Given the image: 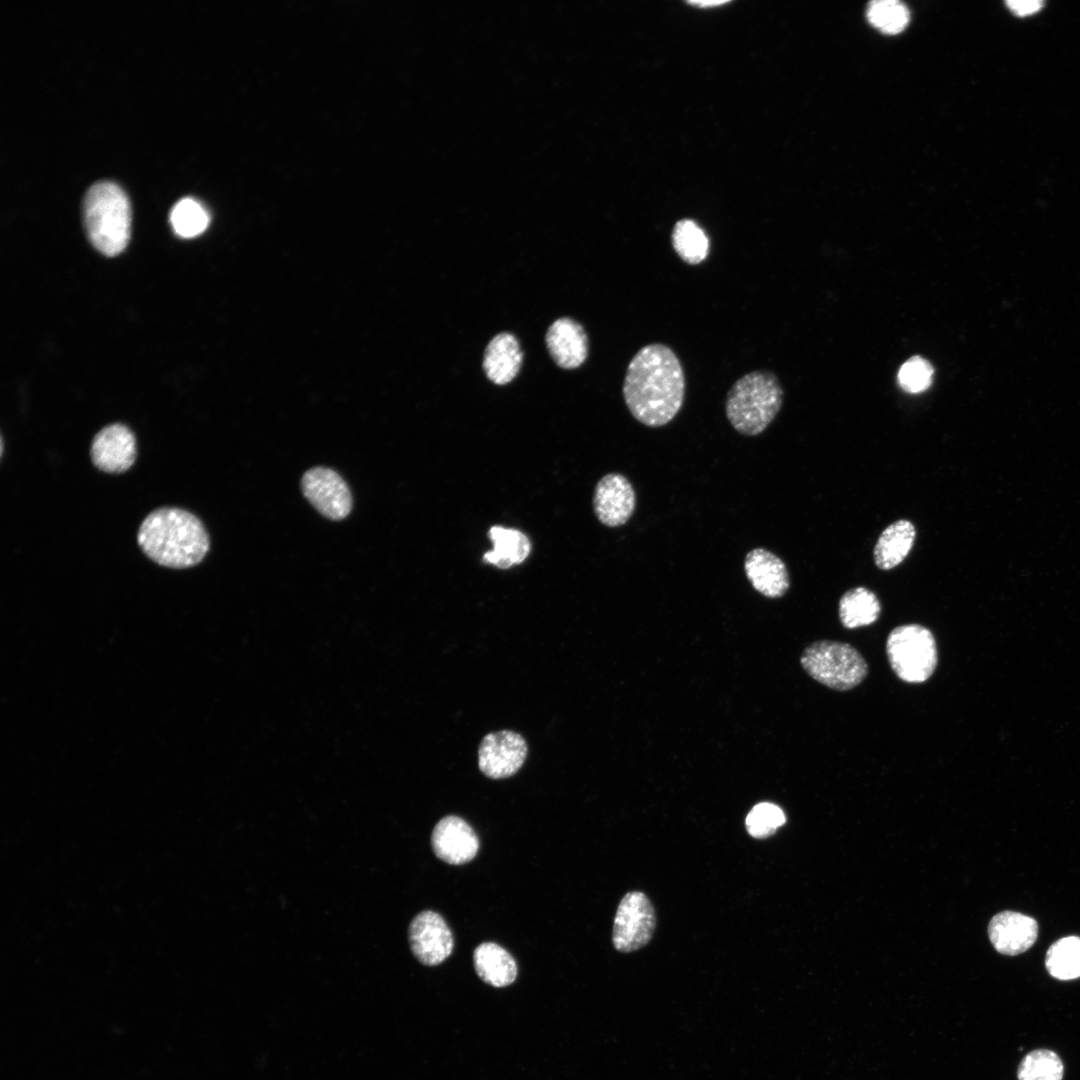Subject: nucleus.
I'll return each instance as SVG.
<instances>
[{"instance_id": "obj_25", "label": "nucleus", "mask_w": 1080, "mask_h": 1080, "mask_svg": "<svg viewBox=\"0 0 1080 1080\" xmlns=\"http://www.w3.org/2000/svg\"><path fill=\"white\" fill-rule=\"evenodd\" d=\"M170 222L178 236L191 238L201 234L207 228L209 215L195 199L183 198L173 206Z\"/></svg>"}, {"instance_id": "obj_30", "label": "nucleus", "mask_w": 1080, "mask_h": 1080, "mask_svg": "<svg viewBox=\"0 0 1080 1080\" xmlns=\"http://www.w3.org/2000/svg\"><path fill=\"white\" fill-rule=\"evenodd\" d=\"M727 1H692L690 4L697 5L699 7L716 6L726 3Z\"/></svg>"}, {"instance_id": "obj_2", "label": "nucleus", "mask_w": 1080, "mask_h": 1080, "mask_svg": "<svg viewBox=\"0 0 1080 1080\" xmlns=\"http://www.w3.org/2000/svg\"><path fill=\"white\" fill-rule=\"evenodd\" d=\"M137 541L148 558L169 568L197 565L210 545L200 519L176 507H162L149 513L139 527Z\"/></svg>"}, {"instance_id": "obj_5", "label": "nucleus", "mask_w": 1080, "mask_h": 1080, "mask_svg": "<svg viewBox=\"0 0 1080 1080\" xmlns=\"http://www.w3.org/2000/svg\"><path fill=\"white\" fill-rule=\"evenodd\" d=\"M800 662L810 677L837 691L858 686L868 674L867 663L860 652L843 642L816 641L803 651Z\"/></svg>"}, {"instance_id": "obj_12", "label": "nucleus", "mask_w": 1080, "mask_h": 1080, "mask_svg": "<svg viewBox=\"0 0 1080 1080\" xmlns=\"http://www.w3.org/2000/svg\"><path fill=\"white\" fill-rule=\"evenodd\" d=\"M636 494L630 481L620 473H609L597 483L593 508L598 520L608 527H619L634 513Z\"/></svg>"}, {"instance_id": "obj_21", "label": "nucleus", "mask_w": 1080, "mask_h": 1080, "mask_svg": "<svg viewBox=\"0 0 1080 1080\" xmlns=\"http://www.w3.org/2000/svg\"><path fill=\"white\" fill-rule=\"evenodd\" d=\"M881 604L874 592L865 587L847 590L839 600V618L844 627L867 626L879 618Z\"/></svg>"}, {"instance_id": "obj_27", "label": "nucleus", "mask_w": 1080, "mask_h": 1080, "mask_svg": "<svg viewBox=\"0 0 1080 1080\" xmlns=\"http://www.w3.org/2000/svg\"><path fill=\"white\" fill-rule=\"evenodd\" d=\"M786 822L783 810L769 802L755 805L747 814L745 826L747 832L756 839H765L777 831Z\"/></svg>"}, {"instance_id": "obj_22", "label": "nucleus", "mask_w": 1080, "mask_h": 1080, "mask_svg": "<svg viewBox=\"0 0 1080 1080\" xmlns=\"http://www.w3.org/2000/svg\"><path fill=\"white\" fill-rule=\"evenodd\" d=\"M671 239L674 251L687 264H699L708 256L709 239L705 231L691 219L677 221Z\"/></svg>"}, {"instance_id": "obj_19", "label": "nucleus", "mask_w": 1080, "mask_h": 1080, "mask_svg": "<svg viewBox=\"0 0 1080 1080\" xmlns=\"http://www.w3.org/2000/svg\"><path fill=\"white\" fill-rule=\"evenodd\" d=\"M473 962L478 976L494 987L512 984L517 977V964L503 947L493 942H484L473 953Z\"/></svg>"}, {"instance_id": "obj_11", "label": "nucleus", "mask_w": 1080, "mask_h": 1080, "mask_svg": "<svg viewBox=\"0 0 1080 1080\" xmlns=\"http://www.w3.org/2000/svg\"><path fill=\"white\" fill-rule=\"evenodd\" d=\"M136 438L124 424L114 423L102 428L93 438L90 448L92 463L106 473H123L135 462Z\"/></svg>"}, {"instance_id": "obj_26", "label": "nucleus", "mask_w": 1080, "mask_h": 1080, "mask_svg": "<svg viewBox=\"0 0 1080 1080\" xmlns=\"http://www.w3.org/2000/svg\"><path fill=\"white\" fill-rule=\"evenodd\" d=\"M867 18L882 32L893 34L905 28L909 21V11L900 1L877 0L869 4Z\"/></svg>"}, {"instance_id": "obj_23", "label": "nucleus", "mask_w": 1080, "mask_h": 1080, "mask_svg": "<svg viewBox=\"0 0 1080 1080\" xmlns=\"http://www.w3.org/2000/svg\"><path fill=\"white\" fill-rule=\"evenodd\" d=\"M1045 966L1058 980L1080 977V938L1069 936L1054 942L1046 953Z\"/></svg>"}, {"instance_id": "obj_7", "label": "nucleus", "mask_w": 1080, "mask_h": 1080, "mask_svg": "<svg viewBox=\"0 0 1080 1080\" xmlns=\"http://www.w3.org/2000/svg\"><path fill=\"white\" fill-rule=\"evenodd\" d=\"M655 928V909L650 899L640 891L628 892L616 910L613 946L619 952H634L648 944Z\"/></svg>"}, {"instance_id": "obj_20", "label": "nucleus", "mask_w": 1080, "mask_h": 1080, "mask_svg": "<svg viewBox=\"0 0 1080 1080\" xmlns=\"http://www.w3.org/2000/svg\"><path fill=\"white\" fill-rule=\"evenodd\" d=\"M493 549L486 552L483 560L501 569L522 563L529 555L531 544L528 537L517 529L492 526L488 532Z\"/></svg>"}, {"instance_id": "obj_8", "label": "nucleus", "mask_w": 1080, "mask_h": 1080, "mask_svg": "<svg viewBox=\"0 0 1080 1080\" xmlns=\"http://www.w3.org/2000/svg\"><path fill=\"white\" fill-rule=\"evenodd\" d=\"M525 739L511 730L487 734L478 750L481 772L492 779L507 778L519 771L527 756Z\"/></svg>"}, {"instance_id": "obj_15", "label": "nucleus", "mask_w": 1080, "mask_h": 1080, "mask_svg": "<svg viewBox=\"0 0 1080 1080\" xmlns=\"http://www.w3.org/2000/svg\"><path fill=\"white\" fill-rule=\"evenodd\" d=\"M988 935L999 953L1014 956L1025 952L1035 943L1038 924L1027 915L1003 911L991 919Z\"/></svg>"}, {"instance_id": "obj_6", "label": "nucleus", "mask_w": 1080, "mask_h": 1080, "mask_svg": "<svg viewBox=\"0 0 1080 1080\" xmlns=\"http://www.w3.org/2000/svg\"><path fill=\"white\" fill-rule=\"evenodd\" d=\"M886 653L899 679L922 683L933 674L937 662V644L932 632L920 624L895 627L888 635Z\"/></svg>"}, {"instance_id": "obj_18", "label": "nucleus", "mask_w": 1080, "mask_h": 1080, "mask_svg": "<svg viewBox=\"0 0 1080 1080\" xmlns=\"http://www.w3.org/2000/svg\"><path fill=\"white\" fill-rule=\"evenodd\" d=\"M916 538V528L907 519H899L888 525L879 535L873 557L877 568L891 570L901 564L910 553Z\"/></svg>"}, {"instance_id": "obj_24", "label": "nucleus", "mask_w": 1080, "mask_h": 1080, "mask_svg": "<svg viewBox=\"0 0 1080 1080\" xmlns=\"http://www.w3.org/2000/svg\"><path fill=\"white\" fill-rule=\"evenodd\" d=\"M1064 1064L1053 1050L1039 1048L1028 1052L1017 1068L1018 1080H1062Z\"/></svg>"}, {"instance_id": "obj_9", "label": "nucleus", "mask_w": 1080, "mask_h": 1080, "mask_svg": "<svg viewBox=\"0 0 1080 1080\" xmlns=\"http://www.w3.org/2000/svg\"><path fill=\"white\" fill-rule=\"evenodd\" d=\"M408 938L413 955L426 966L442 963L454 946L453 935L445 920L431 910L422 911L413 918Z\"/></svg>"}, {"instance_id": "obj_10", "label": "nucleus", "mask_w": 1080, "mask_h": 1080, "mask_svg": "<svg viewBox=\"0 0 1080 1080\" xmlns=\"http://www.w3.org/2000/svg\"><path fill=\"white\" fill-rule=\"evenodd\" d=\"M302 490L309 502L329 519H344L351 511L352 498L346 482L329 468L308 470L302 478Z\"/></svg>"}, {"instance_id": "obj_16", "label": "nucleus", "mask_w": 1080, "mask_h": 1080, "mask_svg": "<svg viewBox=\"0 0 1080 1080\" xmlns=\"http://www.w3.org/2000/svg\"><path fill=\"white\" fill-rule=\"evenodd\" d=\"M744 570L753 588L768 598H780L790 586L783 560L764 548H754L745 556Z\"/></svg>"}, {"instance_id": "obj_29", "label": "nucleus", "mask_w": 1080, "mask_h": 1080, "mask_svg": "<svg viewBox=\"0 0 1080 1080\" xmlns=\"http://www.w3.org/2000/svg\"><path fill=\"white\" fill-rule=\"evenodd\" d=\"M1008 8L1017 16H1028L1037 13L1043 6L1041 1H1007Z\"/></svg>"}, {"instance_id": "obj_1", "label": "nucleus", "mask_w": 1080, "mask_h": 1080, "mask_svg": "<svg viewBox=\"0 0 1080 1080\" xmlns=\"http://www.w3.org/2000/svg\"><path fill=\"white\" fill-rule=\"evenodd\" d=\"M685 388L684 370L676 353L665 344L652 343L639 349L630 360L622 392L637 421L661 427L680 411Z\"/></svg>"}, {"instance_id": "obj_13", "label": "nucleus", "mask_w": 1080, "mask_h": 1080, "mask_svg": "<svg viewBox=\"0 0 1080 1080\" xmlns=\"http://www.w3.org/2000/svg\"><path fill=\"white\" fill-rule=\"evenodd\" d=\"M431 844L439 859L453 865L471 861L479 849V839L472 827L454 815L446 816L436 824Z\"/></svg>"}, {"instance_id": "obj_4", "label": "nucleus", "mask_w": 1080, "mask_h": 1080, "mask_svg": "<svg viewBox=\"0 0 1080 1080\" xmlns=\"http://www.w3.org/2000/svg\"><path fill=\"white\" fill-rule=\"evenodd\" d=\"M784 392L777 376L767 370L749 372L730 388L725 413L740 434L762 433L775 419L783 404Z\"/></svg>"}, {"instance_id": "obj_17", "label": "nucleus", "mask_w": 1080, "mask_h": 1080, "mask_svg": "<svg viewBox=\"0 0 1080 1080\" xmlns=\"http://www.w3.org/2000/svg\"><path fill=\"white\" fill-rule=\"evenodd\" d=\"M523 360L517 338L508 332L494 336L485 348L483 370L487 378L497 384L511 382L519 373Z\"/></svg>"}, {"instance_id": "obj_3", "label": "nucleus", "mask_w": 1080, "mask_h": 1080, "mask_svg": "<svg viewBox=\"0 0 1080 1080\" xmlns=\"http://www.w3.org/2000/svg\"><path fill=\"white\" fill-rule=\"evenodd\" d=\"M83 219L92 245L106 256H116L127 246L131 231V207L117 184H93L83 201Z\"/></svg>"}, {"instance_id": "obj_28", "label": "nucleus", "mask_w": 1080, "mask_h": 1080, "mask_svg": "<svg viewBox=\"0 0 1080 1080\" xmlns=\"http://www.w3.org/2000/svg\"><path fill=\"white\" fill-rule=\"evenodd\" d=\"M933 374L932 364L924 357L916 355L901 365L897 380L906 392L920 393L931 386Z\"/></svg>"}, {"instance_id": "obj_14", "label": "nucleus", "mask_w": 1080, "mask_h": 1080, "mask_svg": "<svg viewBox=\"0 0 1080 1080\" xmlns=\"http://www.w3.org/2000/svg\"><path fill=\"white\" fill-rule=\"evenodd\" d=\"M546 347L563 369H575L587 359L589 342L583 326L569 317L555 320L545 335Z\"/></svg>"}]
</instances>
